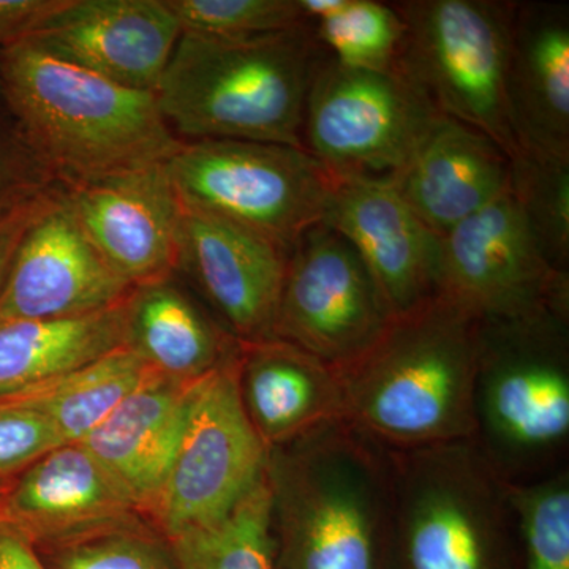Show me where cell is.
I'll list each match as a JSON object with an SVG mask.
<instances>
[{
  "mask_svg": "<svg viewBox=\"0 0 569 569\" xmlns=\"http://www.w3.org/2000/svg\"><path fill=\"white\" fill-rule=\"evenodd\" d=\"M0 100L62 187L167 163L183 144L156 93L104 80L28 40L0 48Z\"/></svg>",
  "mask_w": 569,
  "mask_h": 569,
  "instance_id": "cell-1",
  "label": "cell"
},
{
  "mask_svg": "<svg viewBox=\"0 0 569 569\" xmlns=\"http://www.w3.org/2000/svg\"><path fill=\"white\" fill-rule=\"evenodd\" d=\"M478 320L436 295L339 369L346 421L391 452L473 440Z\"/></svg>",
  "mask_w": 569,
  "mask_h": 569,
  "instance_id": "cell-2",
  "label": "cell"
},
{
  "mask_svg": "<svg viewBox=\"0 0 569 569\" xmlns=\"http://www.w3.org/2000/svg\"><path fill=\"white\" fill-rule=\"evenodd\" d=\"M277 569H385L391 452L347 421L269 449Z\"/></svg>",
  "mask_w": 569,
  "mask_h": 569,
  "instance_id": "cell-3",
  "label": "cell"
},
{
  "mask_svg": "<svg viewBox=\"0 0 569 569\" xmlns=\"http://www.w3.org/2000/svg\"><path fill=\"white\" fill-rule=\"evenodd\" d=\"M326 51L309 26L216 39L182 33L156 97L176 134L305 149L307 93Z\"/></svg>",
  "mask_w": 569,
  "mask_h": 569,
  "instance_id": "cell-4",
  "label": "cell"
},
{
  "mask_svg": "<svg viewBox=\"0 0 569 569\" xmlns=\"http://www.w3.org/2000/svg\"><path fill=\"white\" fill-rule=\"evenodd\" d=\"M473 443L509 486L569 467V307L478 321Z\"/></svg>",
  "mask_w": 569,
  "mask_h": 569,
  "instance_id": "cell-5",
  "label": "cell"
},
{
  "mask_svg": "<svg viewBox=\"0 0 569 569\" xmlns=\"http://www.w3.org/2000/svg\"><path fill=\"white\" fill-rule=\"evenodd\" d=\"M391 460L385 569L516 568L512 489L473 440L391 452Z\"/></svg>",
  "mask_w": 569,
  "mask_h": 569,
  "instance_id": "cell-6",
  "label": "cell"
},
{
  "mask_svg": "<svg viewBox=\"0 0 569 569\" xmlns=\"http://www.w3.org/2000/svg\"><path fill=\"white\" fill-rule=\"evenodd\" d=\"M392 6L406 26L396 69L438 114L485 133L511 157L507 70L515 2L402 0Z\"/></svg>",
  "mask_w": 569,
  "mask_h": 569,
  "instance_id": "cell-7",
  "label": "cell"
},
{
  "mask_svg": "<svg viewBox=\"0 0 569 569\" xmlns=\"http://www.w3.org/2000/svg\"><path fill=\"white\" fill-rule=\"evenodd\" d=\"M167 171L182 204L241 224L287 250L323 223L335 187L312 153L276 142L183 140Z\"/></svg>",
  "mask_w": 569,
  "mask_h": 569,
  "instance_id": "cell-8",
  "label": "cell"
},
{
  "mask_svg": "<svg viewBox=\"0 0 569 569\" xmlns=\"http://www.w3.org/2000/svg\"><path fill=\"white\" fill-rule=\"evenodd\" d=\"M438 116L399 70L350 69L326 54L307 93L302 142L335 179L392 181Z\"/></svg>",
  "mask_w": 569,
  "mask_h": 569,
  "instance_id": "cell-9",
  "label": "cell"
},
{
  "mask_svg": "<svg viewBox=\"0 0 569 569\" xmlns=\"http://www.w3.org/2000/svg\"><path fill=\"white\" fill-rule=\"evenodd\" d=\"M238 370L239 353L193 385L181 443L146 516L164 539L224 518L264 477L269 449L242 406Z\"/></svg>",
  "mask_w": 569,
  "mask_h": 569,
  "instance_id": "cell-10",
  "label": "cell"
},
{
  "mask_svg": "<svg viewBox=\"0 0 569 569\" xmlns=\"http://www.w3.org/2000/svg\"><path fill=\"white\" fill-rule=\"evenodd\" d=\"M437 295L478 321L569 307V272L550 264L509 190L440 238Z\"/></svg>",
  "mask_w": 569,
  "mask_h": 569,
  "instance_id": "cell-11",
  "label": "cell"
},
{
  "mask_svg": "<svg viewBox=\"0 0 569 569\" xmlns=\"http://www.w3.org/2000/svg\"><path fill=\"white\" fill-rule=\"evenodd\" d=\"M391 318L359 254L328 224L291 247L274 339L339 370L365 355Z\"/></svg>",
  "mask_w": 569,
  "mask_h": 569,
  "instance_id": "cell-12",
  "label": "cell"
},
{
  "mask_svg": "<svg viewBox=\"0 0 569 569\" xmlns=\"http://www.w3.org/2000/svg\"><path fill=\"white\" fill-rule=\"evenodd\" d=\"M288 254L241 224L182 204L176 272L189 277L238 342L274 339Z\"/></svg>",
  "mask_w": 569,
  "mask_h": 569,
  "instance_id": "cell-13",
  "label": "cell"
},
{
  "mask_svg": "<svg viewBox=\"0 0 569 569\" xmlns=\"http://www.w3.org/2000/svg\"><path fill=\"white\" fill-rule=\"evenodd\" d=\"M130 291L97 252L61 186L22 239L0 295V323L88 316L121 305Z\"/></svg>",
  "mask_w": 569,
  "mask_h": 569,
  "instance_id": "cell-14",
  "label": "cell"
},
{
  "mask_svg": "<svg viewBox=\"0 0 569 569\" xmlns=\"http://www.w3.org/2000/svg\"><path fill=\"white\" fill-rule=\"evenodd\" d=\"M181 36L167 0H67L26 40L123 88L156 93Z\"/></svg>",
  "mask_w": 569,
  "mask_h": 569,
  "instance_id": "cell-15",
  "label": "cell"
},
{
  "mask_svg": "<svg viewBox=\"0 0 569 569\" xmlns=\"http://www.w3.org/2000/svg\"><path fill=\"white\" fill-rule=\"evenodd\" d=\"M97 252L134 288L176 274L182 204L167 163L63 187Z\"/></svg>",
  "mask_w": 569,
  "mask_h": 569,
  "instance_id": "cell-16",
  "label": "cell"
},
{
  "mask_svg": "<svg viewBox=\"0 0 569 569\" xmlns=\"http://www.w3.org/2000/svg\"><path fill=\"white\" fill-rule=\"evenodd\" d=\"M325 224L353 247L391 317L437 295L440 238L385 179H335Z\"/></svg>",
  "mask_w": 569,
  "mask_h": 569,
  "instance_id": "cell-17",
  "label": "cell"
},
{
  "mask_svg": "<svg viewBox=\"0 0 569 569\" xmlns=\"http://www.w3.org/2000/svg\"><path fill=\"white\" fill-rule=\"evenodd\" d=\"M140 518L121 486L81 443L52 449L0 488V520L36 549Z\"/></svg>",
  "mask_w": 569,
  "mask_h": 569,
  "instance_id": "cell-18",
  "label": "cell"
},
{
  "mask_svg": "<svg viewBox=\"0 0 569 569\" xmlns=\"http://www.w3.org/2000/svg\"><path fill=\"white\" fill-rule=\"evenodd\" d=\"M516 149L569 162V9L515 2L507 70Z\"/></svg>",
  "mask_w": 569,
  "mask_h": 569,
  "instance_id": "cell-19",
  "label": "cell"
},
{
  "mask_svg": "<svg viewBox=\"0 0 569 569\" xmlns=\"http://www.w3.org/2000/svg\"><path fill=\"white\" fill-rule=\"evenodd\" d=\"M391 182L441 238L508 192L509 157L485 133L440 114Z\"/></svg>",
  "mask_w": 569,
  "mask_h": 569,
  "instance_id": "cell-20",
  "label": "cell"
},
{
  "mask_svg": "<svg viewBox=\"0 0 569 569\" xmlns=\"http://www.w3.org/2000/svg\"><path fill=\"white\" fill-rule=\"evenodd\" d=\"M238 380L247 417L268 449L346 421L339 370L283 340L241 343Z\"/></svg>",
  "mask_w": 569,
  "mask_h": 569,
  "instance_id": "cell-21",
  "label": "cell"
},
{
  "mask_svg": "<svg viewBox=\"0 0 569 569\" xmlns=\"http://www.w3.org/2000/svg\"><path fill=\"white\" fill-rule=\"evenodd\" d=\"M194 383L152 373L80 441L121 486L142 518L151 511L170 473Z\"/></svg>",
  "mask_w": 569,
  "mask_h": 569,
  "instance_id": "cell-22",
  "label": "cell"
},
{
  "mask_svg": "<svg viewBox=\"0 0 569 569\" xmlns=\"http://www.w3.org/2000/svg\"><path fill=\"white\" fill-rule=\"evenodd\" d=\"M123 347L160 376L193 383L238 356L241 342L173 274L127 296Z\"/></svg>",
  "mask_w": 569,
  "mask_h": 569,
  "instance_id": "cell-23",
  "label": "cell"
},
{
  "mask_svg": "<svg viewBox=\"0 0 569 569\" xmlns=\"http://www.w3.org/2000/svg\"><path fill=\"white\" fill-rule=\"evenodd\" d=\"M126 301L69 318L0 323V402L123 347Z\"/></svg>",
  "mask_w": 569,
  "mask_h": 569,
  "instance_id": "cell-24",
  "label": "cell"
},
{
  "mask_svg": "<svg viewBox=\"0 0 569 569\" xmlns=\"http://www.w3.org/2000/svg\"><path fill=\"white\" fill-rule=\"evenodd\" d=\"M152 373L156 370L121 347L0 403L36 411L54 427L63 445L80 443Z\"/></svg>",
  "mask_w": 569,
  "mask_h": 569,
  "instance_id": "cell-25",
  "label": "cell"
},
{
  "mask_svg": "<svg viewBox=\"0 0 569 569\" xmlns=\"http://www.w3.org/2000/svg\"><path fill=\"white\" fill-rule=\"evenodd\" d=\"M167 541L179 569H277L266 473L224 518Z\"/></svg>",
  "mask_w": 569,
  "mask_h": 569,
  "instance_id": "cell-26",
  "label": "cell"
},
{
  "mask_svg": "<svg viewBox=\"0 0 569 569\" xmlns=\"http://www.w3.org/2000/svg\"><path fill=\"white\" fill-rule=\"evenodd\" d=\"M509 193L550 264L569 272V162L516 149Z\"/></svg>",
  "mask_w": 569,
  "mask_h": 569,
  "instance_id": "cell-27",
  "label": "cell"
},
{
  "mask_svg": "<svg viewBox=\"0 0 569 569\" xmlns=\"http://www.w3.org/2000/svg\"><path fill=\"white\" fill-rule=\"evenodd\" d=\"M329 58L350 69L395 70L403 26L392 3L343 0L336 13L309 26Z\"/></svg>",
  "mask_w": 569,
  "mask_h": 569,
  "instance_id": "cell-28",
  "label": "cell"
},
{
  "mask_svg": "<svg viewBox=\"0 0 569 569\" xmlns=\"http://www.w3.org/2000/svg\"><path fill=\"white\" fill-rule=\"evenodd\" d=\"M511 489L518 515L515 569H569V467Z\"/></svg>",
  "mask_w": 569,
  "mask_h": 569,
  "instance_id": "cell-29",
  "label": "cell"
},
{
  "mask_svg": "<svg viewBox=\"0 0 569 569\" xmlns=\"http://www.w3.org/2000/svg\"><path fill=\"white\" fill-rule=\"evenodd\" d=\"M37 550L48 569H179L167 539L141 520Z\"/></svg>",
  "mask_w": 569,
  "mask_h": 569,
  "instance_id": "cell-30",
  "label": "cell"
},
{
  "mask_svg": "<svg viewBox=\"0 0 569 569\" xmlns=\"http://www.w3.org/2000/svg\"><path fill=\"white\" fill-rule=\"evenodd\" d=\"M182 33L250 39L307 26L299 0H167Z\"/></svg>",
  "mask_w": 569,
  "mask_h": 569,
  "instance_id": "cell-31",
  "label": "cell"
},
{
  "mask_svg": "<svg viewBox=\"0 0 569 569\" xmlns=\"http://www.w3.org/2000/svg\"><path fill=\"white\" fill-rule=\"evenodd\" d=\"M59 186L3 108L0 112V213Z\"/></svg>",
  "mask_w": 569,
  "mask_h": 569,
  "instance_id": "cell-32",
  "label": "cell"
},
{
  "mask_svg": "<svg viewBox=\"0 0 569 569\" xmlns=\"http://www.w3.org/2000/svg\"><path fill=\"white\" fill-rule=\"evenodd\" d=\"M62 445L54 427L36 411L0 403V479L18 477Z\"/></svg>",
  "mask_w": 569,
  "mask_h": 569,
  "instance_id": "cell-33",
  "label": "cell"
},
{
  "mask_svg": "<svg viewBox=\"0 0 569 569\" xmlns=\"http://www.w3.org/2000/svg\"><path fill=\"white\" fill-rule=\"evenodd\" d=\"M59 189L61 186H54L39 197L0 213V295L9 279L11 266L20 250L22 239L41 213L47 211Z\"/></svg>",
  "mask_w": 569,
  "mask_h": 569,
  "instance_id": "cell-34",
  "label": "cell"
},
{
  "mask_svg": "<svg viewBox=\"0 0 569 569\" xmlns=\"http://www.w3.org/2000/svg\"><path fill=\"white\" fill-rule=\"evenodd\" d=\"M67 0H0V48L29 39Z\"/></svg>",
  "mask_w": 569,
  "mask_h": 569,
  "instance_id": "cell-35",
  "label": "cell"
},
{
  "mask_svg": "<svg viewBox=\"0 0 569 569\" xmlns=\"http://www.w3.org/2000/svg\"><path fill=\"white\" fill-rule=\"evenodd\" d=\"M0 569H48L40 559L36 546L2 520H0Z\"/></svg>",
  "mask_w": 569,
  "mask_h": 569,
  "instance_id": "cell-36",
  "label": "cell"
}]
</instances>
